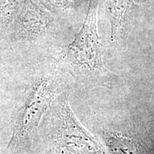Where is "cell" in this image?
Returning <instances> with one entry per match:
<instances>
[{"instance_id":"cell-1","label":"cell","mask_w":154,"mask_h":154,"mask_svg":"<svg viewBox=\"0 0 154 154\" xmlns=\"http://www.w3.org/2000/svg\"><path fill=\"white\" fill-rule=\"evenodd\" d=\"M47 154H104L75 116L69 103L51 111Z\"/></svg>"},{"instance_id":"cell-2","label":"cell","mask_w":154,"mask_h":154,"mask_svg":"<svg viewBox=\"0 0 154 154\" xmlns=\"http://www.w3.org/2000/svg\"><path fill=\"white\" fill-rule=\"evenodd\" d=\"M97 0H91L84 26L69 46L66 61L75 76L83 82L96 84L107 76L102 62L101 50L96 33Z\"/></svg>"},{"instance_id":"cell-3","label":"cell","mask_w":154,"mask_h":154,"mask_svg":"<svg viewBox=\"0 0 154 154\" xmlns=\"http://www.w3.org/2000/svg\"><path fill=\"white\" fill-rule=\"evenodd\" d=\"M55 95V88L48 79L36 84L19 112L7 149H17L37 128Z\"/></svg>"},{"instance_id":"cell-4","label":"cell","mask_w":154,"mask_h":154,"mask_svg":"<svg viewBox=\"0 0 154 154\" xmlns=\"http://www.w3.org/2000/svg\"><path fill=\"white\" fill-rule=\"evenodd\" d=\"M106 138L114 154H140L134 142L126 136L111 133L106 134Z\"/></svg>"},{"instance_id":"cell-5","label":"cell","mask_w":154,"mask_h":154,"mask_svg":"<svg viewBox=\"0 0 154 154\" xmlns=\"http://www.w3.org/2000/svg\"><path fill=\"white\" fill-rule=\"evenodd\" d=\"M131 0H109V9L111 15L113 34L118 32L124 19L127 9L130 7Z\"/></svg>"}]
</instances>
